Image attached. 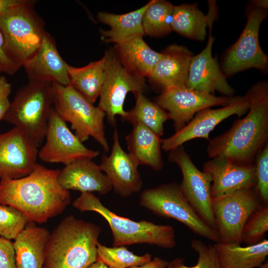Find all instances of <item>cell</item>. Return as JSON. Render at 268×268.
Masks as SVG:
<instances>
[{
    "mask_svg": "<svg viewBox=\"0 0 268 268\" xmlns=\"http://www.w3.org/2000/svg\"><path fill=\"white\" fill-rule=\"evenodd\" d=\"M28 0L0 14V30L11 59L20 67L38 52L47 32L42 18Z\"/></svg>",
    "mask_w": 268,
    "mask_h": 268,
    "instance_id": "obj_5",
    "label": "cell"
},
{
    "mask_svg": "<svg viewBox=\"0 0 268 268\" xmlns=\"http://www.w3.org/2000/svg\"><path fill=\"white\" fill-rule=\"evenodd\" d=\"M259 268H268V262L264 263Z\"/></svg>",
    "mask_w": 268,
    "mask_h": 268,
    "instance_id": "obj_44",
    "label": "cell"
},
{
    "mask_svg": "<svg viewBox=\"0 0 268 268\" xmlns=\"http://www.w3.org/2000/svg\"><path fill=\"white\" fill-rule=\"evenodd\" d=\"M58 181L64 189L81 193L97 192L105 195L112 189V184L99 165L88 158L76 160L60 170Z\"/></svg>",
    "mask_w": 268,
    "mask_h": 268,
    "instance_id": "obj_22",
    "label": "cell"
},
{
    "mask_svg": "<svg viewBox=\"0 0 268 268\" xmlns=\"http://www.w3.org/2000/svg\"><path fill=\"white\" fill-rule=\"evenodd\" d=\"M139 203L157 215L180 222L201 237L215 242L219 241L217 232L200 217L176 183L144 190L141 193Z\"/></svg>",
    "mask_w": 268,
    "mask_h": 268,
    "instance_id": "obj_8",
    "label": "cell"
},
{
    "mask_svg": "<svg viewBox=\"0 0 268 268\" xmlns=\"http://www.w3.org/2000/svg\"><path fill=\"white\" fill-rule=\"evenodd\" d=\"M38 147L16 127L0 134V178L16 179L29 174L37 163Z\"/></svg>",
    "mask_w": 268,
    "mask_h": 268,
    "instance_id": "obj_15",
    "label": "cell"
},
{
    "mask_svg": "<svg viewBox=\"0 0 268 268\" xmlns=\"http://www.w3.org/2000/svg\"><path fill=\"white\" fill-rule=\"evenodd\" d=\"M191 246L198 255L196 264L188 266L184 264L183 259L178 258L170 262L171 268H221L213 245L194 239Z\"/></svg>",
    "mask_w": 268,
    "mask_h": 268,
    "instance_id": "obj_35",
    "label": "cell"
},
{
    "mask_svg": "<svg viewBox=\"0 0 268 268\" xmlns=\"http://www.w3.org/2000/svg\"><path fill=\"white\" fill-rule=\"evenodd\" d=\"M240 97V96H216L186 86H180L162 91L156 98L155 103L167 111L177 132L185 127L200 111L213 106H225L236 101Z\"/></svg>",
    "mask_w": 268,
    "mask_h": 268,
    "instance_id": "obj_13",
    "label": "cell"
},
{
    "mask_svg": "<svg viewBox=\"0 0 268 268\" xmlns=\"http://www.w3.org/2000/svg\"><path fill=\"white\" fill-rule=\"evenodd\" d=\"M203 171L211 177L212 199L256 186L255 166L253 163L241 164L223 158H214L204 163Z\"/></svg>",
    "mask_w": 268,
    "mask_h": 268,
    "instance_id": "obj_19",
    "label": "cell"
},
{
    "mask_svg": "<svg viewBox=\"0 0 268 268\" xmlns=\"http://www.w3.org/2000/svg\"><path fill=\"white\" fill-rule=\"evenodd\" d=\"M47 229L28 222L13 242L16 268H43Z\"/></svg>",
    "mask_w": 268,
    "mask_h": 268,
    "instance_id": "obj_23",
    "label": "cell"
},
{
    "mask_svg": "<svg viewBox=\"0 0 268 268\" xmlns=\"http://www.w3.org/2000/svg\"><path fill=\"white\" fill-rule=\"evenodd\" d=\"M134 106L124 120L133 125L139 124L148 128L161 136L164 132V124L169 119L167 112L155 102L150 101L142 93L134 95Z\"/></svg>",
    "mask_w": 268,
    "mask_h": 268,
    "instance_id": "obj_30",
    "label": "cell"
},
{
    "mask_svg": "<svg viewBox=\"0 0 268 268\" xmlns=\"http://www.w3.org/2000/svg\"><path fill=\"white\" fill-rule=\"evenodd\" d=\"M256 188L235 191L212 199L213 212L219 241L241 244L242 229L260 205Z\"/></svg>",
    "mask_w": 268,
    "mask_h": 268,
    "instance_id": "obj_10",
    "label": "cell"
},
{
    "mask_svg": "<svg viewBox=\"0 0 268 268\" xmlns=\"http://www.w3.org/2000/svg\"><path fill=\"white\" fill-rule=\"evenodd\" d=\"M249 108L247 115L210 140L206 148L211 158H223L251 164L268 140V83L259 81L245 95Z\"/></svg>",
    "mask_w": 268,
    "mask_h": 268,
    "instance_id": "obj_1",
    "label": "cell"
},
{
    "mask_svg": "<svg viewBox=\"0 0 268 268\" xmlns=\"http://www.w3.org/2000/svg\"><path fill=\"white\" fill-rule=\"evenodd\" d=\"M110 181L112 189L123 197L139 192L143 185L138 165L122 147L117 130L113 134V144L109 155L103 154L99 165Z\"/></svg>",
    "mask_w": 268,
    "mask_h": 268,
    "instance_id": "obj_17",
    "label": "cell"
},
{
    "mask_svg": "<svg viewBox=\"0 0 268 268\" xmlns=\"http://www.w3.org/2000/svg\"><path fill=\"white\" fill-rule=\"evenodd\" d=\"M72 205L81 211L96 212L106 220L112 233L114 247L148 244L170 249L176 245L175 231L171 225L146 220L135 221L119 216L104 205L92 193H81Z\"/></svg>",
    "mask_w": 268,
    "mask_h": 268,
    "instance_id": "obj_4",
    "label": "cell"
},
{
    "mask_svg": "<svg viewBox=\"0 0 268 268\" xmlns=\"http://www.w3.org/2000/svg\"><path fill=\"white\" fill-rule=\"evenodd\" d=\"M97 261L111 268H129L142 265L151 260L150 254L136 255L125 246L108 247L98 243Z\"/></svg>",
    "mask_w": 268,
    "mask_h": 268,
    "instance_id": "obj_32",
    "label": "cell"
},
{
    "mask_svg": "<svg viewBox=\"0 0 268 268\" xmlns=\"http://www.w3.org/2000/svg\"><path fill=\"white\" fill-rule=\"evenodd\" d=\"M0 268H16L13 242L0 236Z\"/></svg>",
    "mask_w": 268,
    "mask_h": 268,
    "instance_id": "obj_37",
    "label": "cell"
},
{
    "mask_svg": "<svg viewBox=\"0 0 268 268\" xmlns=\"http://www.w3.org/2000/svg\"><path fill=\"white\" fill-rule=\"evenodd\" d=\"M105 78L99 95L98 107L106 115L112 126L116 125V116L123 120L127 115L124 103L127 94L143 93L145 87V78L130 71L121 63L114 50L106 51Z\"/></svg>",
    "mask_w": 268,
    "mask_h": 268,
    "instance_id": "obj_9",
    "label": "cell"
},
{
    "mask_svg": "<svg viewBox=\"0 0 268 268\" xmlns=\"http://www.w3.org/2000/svg\"><path fill=\"white\" fill-rule=\"evenodd\" d=\"M133 125L131 132L126 137L129 153L138 165H148L155 171L161 170L164 161L160 136L141 124Z\"/></svg>",
    "mask_w": 268,
    "mask_h": 268,
    "instance_id": "obj_26",
    "label": "cell"
},
{
    "mask_svg": "<svg viewBox=\"0 0 268 268\" xmlns=\"http://www.w3.org/2000/svg\"><path fill=\"white\" fill-rule=\"evenodd\" d=\"M249 108L248 100L244 95L222 108L201 110L180 130L175 132L170 137L162 139L161 148L165 151H170L193 139H208L210 132L220 122L234 115L240 118L248 112Z\"/></svg>",
    "mask_w": 268,
    "mask_h": 268,
    "instance_id": "obj_16",
    "label": "cell"
},
{
    "mask_svg": "<svg viewBox=\"0 0 268 268\" xmlns=\"http://www.w3.org/2000/svg\"><path fill=\"white\" fill-rule=\"evenodd\" d=\"M105 63L104 55L100 60L83 67L68 66L70 85L92 104L99 97L102 88Z\"/></svg>",
    "mask_w": 268,
    "mask_h": 268,
    "instance_id": "obj_29",
    "label": "cell"
},
{
    "mask_svg": "<svg viewBox=\"0 0 268 268\" xmlns=\"http://www.w3.org/2000/svg\"><path fill=\"white\" fill-rule=\"evenodd\" d=\"M114 51L123 66L145 78L150 76L162 54L151 49L137 36L115 44Z\"/></svg>",
    "mask_w": 268,
    "mask_h": 268,
    "instance_id": "obj_25",
    "label": "cell"
},
{
    "mask_svg": "<svg viewBox=\"0 0 268 268\" xmlns=\"http://www.w3.org/2000/svg\"><path fill=\"white\" fill-rule=\"evenodd\" d=\"M45 138L46 142L39 150L38 157L48 163L68 165L76 160L92 159L100 152L86 147L73 134L52 108Z\"/></svg>",
    "mask_w": 268,
    "mask_h": 268,
    "instance_id": "obj_14",
    "label": "cell"
},
{
    "mask_svg": "<svg viewBox=\"0 0 268 268\" xmlns=\"http://www.w3.org/2000/svg\"><path fill=\"white\" fill-rule=\"evenodd\" d=\"M88 268H111L103 263L97 261L92 264Z\"/></svg>",
    "mask_w": 268,
    "mask_h": 268,
    "instance_id": "obj_43",
    "label": "cell"
},
{
    "mask_svg": "<svg viewBox=\"0 0 268 268\" xmlns=\"http://www.w3.org/2000/svg\"><path fill=\"white\" fill-rule=\"evenodd\" d=\"M267 14V9L254 5L248 10L243 32L224 58L223 69L225 76L250 68L267 70L268 56L262 50L259 41L260 27Z\"/></svg>",
    "mask_w": 268,
    "mask_h": 268,
    "instance_id": "obj_11",
    "label": "cell"
},
{
    "mask_svg": "<svg viewBox=\"0 0 268 268\" xmlns=\"http://www.w3.org/2000/svg\"><path fill=\"white\" fill-rule=\"evenodd\" d=\"M67 64L58 52L54 38L47 32L38 52L23 67L29 82L70 84Z\"/></svg>",
    "mask_w": 268,
    "mask_h": 268,
    "instance_id": "obj_20",
    "label": "cell"
},
{
    "mask_svg": "<svg viewBox=\"0 0 268 268\" xmlns=\"http://www.w3.org/2000/svg\"><path fill=\"white\" fill-rule=\"evenodd\" d=\"M20 67L9 56L3 36L0 30V71L9 75H13Z\"/></svg>",
    "mask_w": 268,
    "mask_h": 268,
    "instance_id": "obj_38",
    "label": "cell"
},
{
    "mask_svg": "<svg viewBox=\"0 0 268 268\" xmlns=\"http://www.w3.org/2000/svg\"><path fill=\"white\" fill-rule=\"evenodd\" d=\"M52 84L29 82L18 90L3 119L25 133L38 147L45 138L53 105Z\"/></svg>",
    "mask_w": 268,
    "mask_h": 268,
    "instance_id": "obj_6",
    "label": "cell"
},
{
    "mask_svg": "<svg viewBox=\"0 0 268 268\" xmlns=\"http://www.w3.org/2000/svg\"><path fill=\"white\" fill-rule=\"evenodd\" d=\"M29 222L25 215L15 208L0 204V236L14 240Z\"/></svg>",
    "mask_w": 268,
    "mask_h": 268,
    "instance_id": "obj_34",
    "label": "cell"
},
{
    "mask_svg": "<svg viewBox=\"0 0 268 268\" xmlns=\"http://www.w3.org/2000/svg\"><path fill=\"white\" fill-rule=\"evenodd\" d=\"M208 12L205 15L195 4L174 6L171 27L172 31L189 38L203 41L206 27L217 17L215 1H208Z\"/></svg>",
    "mask_w": 268,
    "mask_h": 268,
    "instance_id": "obj_24",
    "label": "cell"
},
{
    "mask_svg": "<svg viewBox=\"0 0 268 268\" xmlns=\"http://www.w3.org/2000/svg\"><path fill=\"white\" fill-rule=\"evenodd\" d=\"M213 22L208 25L209 35L205 48L191 59L186 86L211 94L217 91L225 96L232 97L234 90L227 81L216 60L212 57L214 38L211 35Z\"/></svg>",
    "mask_w": 268,
    "mask_h": 268,
    "instance_id": "obj_18",
    "label": "cell"
},
{
    "mask_svg": "<svg viewBox=\"0 0 268 268\" xmlns=\"http://www.w3.org/2000/svg\"><path fill=\"white\" fill-rule=\"evenodd\" d=\"M169 265V262L156 257L142 265L129 268H167Z\"/></svg>",
    "mask_w": 268,
    "mask_h": 268,
    "instance_id": "obj_40",
    "label": "cell"
},
{
    "mask_svg": "<svg viewBox=\"0 0 268 268\" xmlns=\"http://www.w3.org/2000/svg\"><path fill=\"white\" fill-rule=\"evenodd\" d=\"M168 160L177 164L181 170L182 181L179 185L187 200L203 221L216 231L210 175L197 168L183 145L170 151Z\"/></svg>",
    "mask_w": 268,
    "mask_h": 268,
    "instance_id": "obj_12",
    "label": "cell"
},
{
    "mask_svg": "<svg viewBox=\"0 0 268 268\" xmlns=\"http://www.w3.org/2000/svg\"><path fill=\"white\" fill-rule=\"evenodd\" d=\"M28 0H0V14L26 3Z\"/></svg>",
    "mask_w": 268,
    "mask_h": 268,
    "instance_id": "obj_41",
    "label": "cell"
},
{
    "mask_svg": "<svg viewBox=\"0 0 268 268\" xmlns=\"http://www.w3.org/2000/svg\"><path fill=\"white\" fill-rule=\"evenodd\" d=\"M268 231V206L260 205L249 217L242 229V242L247 245L259 243Z\"/></svg>",
    "mask_w": 268,
    "mask_h": 268,
    "instance_id": "obj_33",
    "label": "cell"
},
{
    "mask_svg": "<svg viewBox=\"0 0 268 268\" xmlns=\"http://www.w3.org/2000/svg\"><path fill=\"white\" fill-rule=\"evenodd\" d=\"M167 268H171V266H170V262H169V266H168V267Z\"/></svg>",
    "mask_w": 268,
    "mask_h": 268,
    "instance_id": "obj_45",
    "label": "cell"
},
{
    "mask_svg": "<svg viewBox=\"0 0 268 268\" xmlns=\"http://www.w3.org/2000/svg\"><path fill=\"white\" fill-rule=\"evenodd\" d=\"M60 170L36 163L28 175L0 181V204L22 213L29 222L43 223L61 213L71 202L69 191L58 181Z\"/></svg>",
    "mask_w": 268,
    "mask_h": 268,
    "instance_id": "obj_2",
    "label": "cell"
},
{
    "mask_svg": "<svg viewBox=\"0 0 268 268\" xmlns=\"http://www.w3.org/2000/svg\"><path fill=\"white\" fill-rule=\"evenodd\" d=\"M101 232L95 224L65 217L49 234L43 268H88L97 261Z\"/></svg>",
    "mask_w": 268,
    "mask_h": 268,
    "instance_id": "obj_3",
    "label": "cell"
},
{
    "mask_svg": "<svg viewBox=\"0 0 268 268\" xmlns=\"http://www.w3.org/2000/svg\"><path fill=\"white\" fill-rule=\"evenodd\" d=\"M162 56L148 79L162 91L186 86L193 53L185 46L172 44L161 52Z\"/></svg>",
    "mask_w": 268,
    "mask_h": 268,
    "instance_id": "obj_21",
    "label": "cell"
},
{
    "mask_svg": "<svg viewBox=\"0 0 268 268\" xmlns=\"http://www.w3.org/2000/svg\"><path fill=\"white\" fill-rule=\"evenodd\" d=\"M53 107L60 118L71 124L75 135L81 142L93 138L105 152L109 146L105 136V113L95 107L71 85L52 83Z\"/></svg>",
    "mask_w": 268,
    "mask_h": 268,
    "instance_id": "obj_7",
    "label": "cell"
},
{
    "mask_svg": "<svg viewBox=\"0 0 268 268\" xmlns=\"http://www.w3.org/2000/svg\"><path fill=\"white\" fill-rule=\"evenodd\" d=\"M255 188L260 200L268 201V142L259 151L256 156Z\"/></svg>",
    "mask_w": 268,
    "mask_h": 268,
    "instance_id": "obj_36",
    "label": "cell"
},
{
    "mask_svg": "<svg viewBox=\"0 0 268 268\" xmlns=\"http://www.w3.org/2000/svg\"><path fill=\"white\" fill-rule=\"evenodd\" d=\"M0 73H1V72L0 71Z\"/></svg>",
    "mask_w": 268,
    "mask_h": 268,
    "instance_id": "obj_46",
    "label": "cell"
},
{
    "mask_svg": "<svg viewBox=\"0 0 268 268\" xmlns=\"http://www.w3.org/2000/svg\"><path fill=\"white\" fill-rule=\"evenodd\" d=\"M148 2L142 19L144 35L157 37L170 33L174 5L163 0H151Z\"/></svg>",
    "mask_w": 268,
    "mask_h": 268,
    "instance_id": "obj_31",
    "label": "cell"
},
{
    "mask_svg": "<svg viewBox=\"0 0 268 268\" xmlns=\"http://www.w3.org/2000/svg\"><path fill=\"white\" fill-rule=\"evenodd\" d=\"M221 268H257L266 262L268 240L241 246L235 243L215 242L213 245Z\"/></svg>",
    "mask_w": 268,
    "mask_h": 268,
    "instance_id": "obj_27",
    "label": "cell"
},
{
    "mask_svg": "<svg viewBox=\"0 0 268 268\" xmlns=\"http://www.w3.org/2000/svg\"><path fill=\"white\" fill-rule=\"evenodd\" d=\"M254 5L257 7L267 9L268 8L267 0H256L254 1Z\"/></svg>",
    "mask_w": 268,
    "mask_h": 268,
    "instance_id": "obj_42",
    "label": "cell"
},
{
    "mask_svg": "<svg viewBox=\"0 0 268 268\" xmlns=\"http://www.w3.org/2000/svg\"><path fill=\"white\" fill-rule=\"evenodd\" d=\"M10 92V84L3 75H0V121L3 119L9 106Z\"/></svg>",
    "mask_w": 268,
    "mask_h": 268,
    "instance_id": "obj_39",
    "label": "cell"
},
{
    "mask_svg": "<svg viewBox=\"0 0 268 268\" xmlns=\"http://www.w3.org/2000/svg\"><path fill=\"white\" fill-rule=\"evenodd\" d=\"M148 4L149 2L136 10L122 14L98 12V21L110 27L108 30H100L102 39L106 43L117 44L135 36L144 35L142 19Z\"/></svg>",
    "mask_w": 268,
    "mask_h": 268,
    "instance_id": "obj_28",
    "label": "cell"
}]
</instances>
